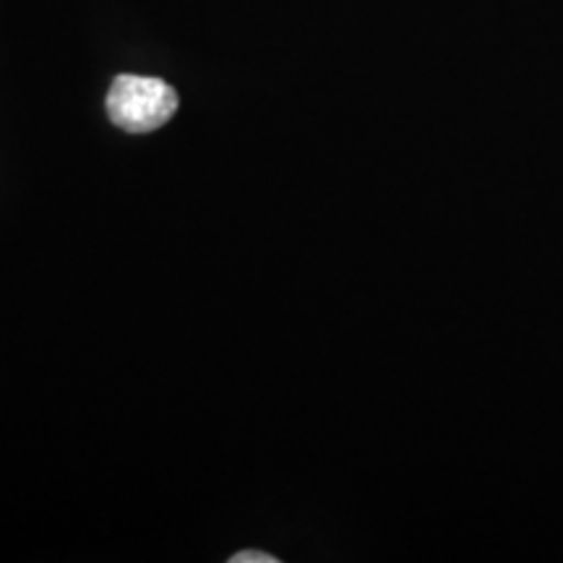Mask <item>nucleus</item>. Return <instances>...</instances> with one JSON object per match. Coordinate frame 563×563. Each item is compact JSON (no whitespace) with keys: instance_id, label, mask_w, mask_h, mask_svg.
<instances>
[{"instance_id":"obj_1","label":"nucleus","mask_w":563,"mask_h":563,"mask_svg":"<svg viewBox=\"0 0 563 563\" xmlns=\"http://www.w3.org/2000/svg\"><path fill=\"white\" fill-rule=\"evenodd\" d=\"M178 91L152 76H115L108 91V115L125 133H152L178 110Z\"/></svg>"},{"instance_id":"obj_2","label":"nucleus","mask_w":563,"mask_h":563,"mask_svg":"<svg viewBox=\"0 0 563 563\" xmlns=\"http://www.w3.org/2000/svg\"><path fill=\"white\" fill-rule=\"evenodd\" d=\"M230 563H277V559L269 553H262V551H243V553L232 555Z\"/></svg>"}]
</instances>
